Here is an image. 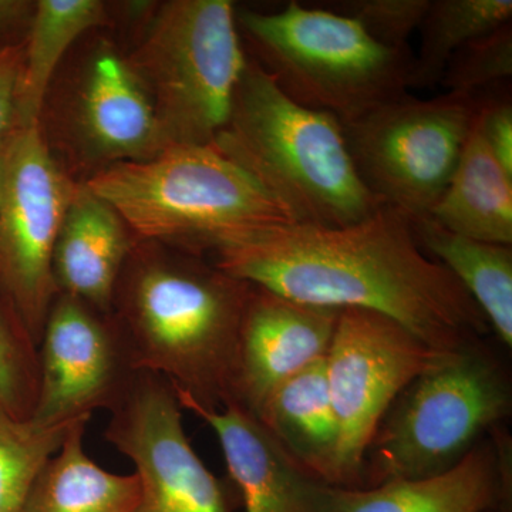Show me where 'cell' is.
<instances>
[{
  "label": "cell",
  "instance_id": "cell-1",
  "mask_svg": "<svg viewBox=\"0 0 512 512\" xmlns=\"http://www.w3.org/2000/svg\"><path fill=\"white\" fill-rule=\"evenodd\" d=\"M212 254L234 278L308 305L382 313L440 352L491 330L456 276L421 249L412 218L386 205L348 227L276 225Z\"/></svg>",
  "mask_w": 512,
  "mask_h": 512
},
{
  "label": "cell",
  "instance_id": "cell-2",
  "mask_svg": "<svg viewBox=\"0 0 512 512\" xmlns=\"http://www.w3.org/2000/svg\"><path fill=\"white\" fill-rule=\"evenodd\" d=\"M252 286L198 255L131 252L110 313L134 372L167 380L181 409L235 403L239 329Z\"/></svg>",
  "mask_w": 512,
  "mask_h": 512
},
{
  "label": "cell",
  "instance_id": "cell-3",
  "mask_svg": "<svg viewBox=\"0 0 512 512\" xmlns=\"http://www.w3.org/2000/svg\"><path fill=\"white\" fill-rule=\"evenodd\" d=\"M211 146L251 175L293 224L348 227L383 207L357 174L343 124L289 99L252 57Z\"/></svg>",
  "mask_w": 512,
  "mask_h": 512
},
{
  "label": "cell",
  "instance_id": "cell-4",
  "mask_svg": "<svg viewBox=\"0 0 512 512\" xmlns=\"http://www.w3.org/2000/svg\"><path fill=\"white\" fill-rule=\"evenodd\" d=\"M86 185L141 239L192 255L293 224L251 175L212 146H168L150 160L107 165Z\"/></svg>",
  "mask_w": 512,
  "mask_h": 512
},
{
  "label": "cell",
  "instance_id": "cell-5",
  "mask_svg": "<svg viewBox=\"0 0 512 512\" xmlns=\"http://www.w3.org/2000/svg\"><path fill=\"white\" fill-rule=\"evenodd\" d=\"M237 22L255 62L289 99L342 124L412 89L410 49L377 42L349 16L291 2L276 13L242 10Z\"/></svg>",
  "mask_w": 512,
  "mask_h": 512
},
{
  "label": "cell",
  "instance_id": "cell-6",
  "mask_svg": "<svg viewBox=\"0 0 512 512\" xmlns=\"http://www.w3.org/2000/svg\"><path fill=\"white\" fill-rule=\"evenodd\" d=\"M511 410L510 379L483 340L444 353L384 416L366 454L369 487L450 470Z\"/></svg>",
  "mask_w": 512,
  "mask_h": 512
},
{
  "label": "cell",
  "instance_id": "cell-7",
  "mask_svg": "<svg viewBox=\"0 0 512 512\" xmlns=\"http://www.w3.org/2000/svg\"><path fill=\"white\" fill-rule=\"evenodd\" d=\"M229 0H171L128 66L146 90L168 146H211L225 126L248 56Z\"/></svg>",
  "mask_w": 512,
  "mask_h": 512
},
{
  "label": "cell",
  "instance_id": "cell-8",
  "mask_svg": "<svg viewBox=\"0 0 512 512\" xmlns=\"http://www.w3.org/2000/svg\"><path fill=\"white\" fill-rule=\"evenodd\" d=\"M481 93L404 94L343 124L360 180L386 207L427 217L453 177L476 124Z\"/></svg>",
  "mask_w": 512,
  "mask_h": 512
},
{
  "label": "cell",
  "instance_id": "cell-9",
  "mask_svg": "<svg viewBox=\"0 0 512 512\" xmlns=\"http://www.w3.org/2000/svg\"><path fill=\"white\" fill-rule=\"evenodd\" d=\"M76 187L39 126L9 128L0 158V299L37 346L59 295L53 254Z\"/></svg>",
  "mask_w": 512,
  "mask_h": 512
},
{
  "label": "cell",
  "instance_id": "cell-10",
  "mask_svg": "<svg viewBox=\"0 0 512 512\" xmlns=\"http://www.w3.org/2000/svg\"><path fill=\"white\" fill-rule=\"evenodd\" d=\"M444 353L382 313L340 311L326 355L338 423L332 485L362 487L367 450L384 416L403 390Z\"/></svg>",
  "mask_w": 512,
  "mask_h": 512
},
{
  "label": "cell",
  "instance_id": "cell-11",
  "mask_svg": "<svg viewBox=\"0 0 512 512\" xmlns=\"http://www.w3.org/2000/svg\"><path fill=\"white\" fill-rule=\"evenodd\" d=\"M104 437L133 463L136 512H229L222 483L192 448L183 409L163 377L137 372Z\"/></svg>",
  "mask_w": 512,
  "mask_h": 512
},
{
  "label": "cell",
  "instance_id": "cell-12",
  "mask_svg": "<svg viewBox=\"0 0 512 512\" xmlns=\"http://www.w3.org/2000/svg\"><path fill=\"white\" fill-rule=\"evenodd\" d=\"M39 392L32 419L60 426L111 410L134 372L111 313L59 293L40 336Z\"/></svg>",
  "mask_w": 512,
  "mask_h": 512
},
{
  "label": "cell",
  "instance_id": "cell-13",
  "mask_svg": "<svg viewBox=\"0 0 512 512\" xmlns=\"http://www.w3.org/2000/svg\"><path fill=\"white\" fill-rule=\"evenodd\" d=\"M340 311L252 286L239 329L235 403L258 413L281 384L326 357Z\"/></svg>",
  "mask_w": 512,
  "mask_h": 512
},
{
  "label": "cell",
  "instance_id": "cell-14",
  "mask_svg": "<svg viewBox=\"0 0 512 512\" xmlns=\"http://www.w3.org/2000/svg\"><path fill=\"white\" fill-rule=\"evenodd\" d=\"M183 410L207 423L217 436L229 477L244 500L247 512H330L333 488L313 476L241 404L202 409L187 404Z\"/></svg>",
  "mask_w": 512,
  "mask_h": 512
},
{
  "label": "cell",
  "instance_id": "cell-15",
  "mask_svg": "<svg viewBox=\"0 0 512 512\" xmlns=\"http://www.w3.org/2000/svg\"><path fill=\"white\" fill-rule=\"evenodd\" d=\"M498 429L437 476L335 487L330 512H511V440Z\"/></svg>",
  "mask_w": 512,
  "mask_h": 512
},
{
  "label": "cell",
  "instance_id": "cell-16",
  "mask_svg": "<svg viewBox=\"0 0 512 512\" xmlns=\"http://www.w3.org/2000/svg\"><path fill=\"white\" fill-rule=\"evenodd\" d=\"M128 232L126 222L109 202L86 184L77 185L53 254L57 291L110 313L120 276L133 252Z\"/></svg>",
  "mask_w": 512,
  "mask_h": 512
},
{
  "label": "cell",
  "instance_id": "cell-17",
  "mask_svg": "<svg viewBox=\"0 0 512 512\" xmlns=\"http://www.w3.org/2000/svg\"><path fill=\"white\" fill-rule=\"evenodd\" d=\"M77 120L90 150L113 164L150 160L168 147L146 90L111 52L90 66Z\"/></svg>",
  "mask_w": 512,
  "mask_h": 512
},
{
  "label": "cell",
  "instance_id": "cell-18",
  "mask_svg": "<svg viewBox=\"0 0 512 512\" xmlns=\"http://www.w3.org/2000/svg\"><path fill=\"white\" fill-rule=\"evenodd\" d=\"M427 217L454 234L512 245V177L491 154L477 120L453 177Z\"/></svg>",
  "mask_w": 512,
  "mask_h": 512
},
{
  "label": "cell",
  "instance_id": "cell-19",
  "mask_svg": "<svg viewBox=\"0 0 512 512\" xmlns=\"http://www.w3.org/2000/svg\"><path fill=\"white\" fill-rule=\"evenodd\" d=\"M254 416L306 470L332 484L338 423L330 399L326 357L281 384Z\"/></svg>",
  "mask_w": 512,
  "mask_h": 512
},
{
  "label": "cell",
  "instance_id": "cell-20",
  "mask_svg": "<svg viewBox=\"0 0 512 512\" xmlns=\"http://www.w3.org/2000/svg\"><path fill=\"white\" fill-rule=\"evenodd\" d=\"M90 419L77 420L37 476L25 512H136V474L101 468L84 448Z\"/></svg>",
  "mask_w": 512,
  "mask_h": 512
},
{
  "label": "cell",
  "instance_id": "cell-21",
  "mask_svg": "<svg viewBox=\"0 0 512 512\" xmlns=\"http://www.w3.org/2000/svg\"><path fill=\"white\" fill-rule=\"evenodd\" d=\"M421 249L446 266L484 313L495 336L512 348V247L454 234L430 217L412 220Z\"/></svg>",
  "mask_w": 512,
  "mask_h": 512
},
{
  "label": "cell",
  "instance_id": "cell-22",
  "mask_svg": "<svg viewBox=\"0 0 512 512\" xmlns=\"http://www.w3.org/2000/svg\"><path fill=\"white\" fill-rule=\"evenodd\" d=\"M99 0H40L29 23L22 67L13 101L12 126H39L47 89L70 46L87 30L103 25Z\"/></svg>",
  "mask_w": 512,
  "mask_h": 512
},
{
  "label": "cell",
  "instance_id": "cell-23",
  "mask_svg": "<svg viewBox=\"0 0 512 512\" xmlns=\"http://www.w3.org/2000/svg\"><path fill=\"white\" fill-rule=\"evenodd\" d=\"M512 22L511 0H431L420 25L412 89H434L460 47Z\"/></svg>",
  "mask_w": 512,
  "mask_h": 512
},
{
  "label": "cell",
  "instance_id": "cell-24",
  "mask_svg": "<svg viewBox=\"0 0 512 512\" xmlns=\"http://www.w3.org/2000/svg\"><path fill=\"white\" fill-rule=\"evenodd\" d=\"M74 423L43 426L0 409V512H25L37 476Z\"/></svg>",
  "mask_w": 512,
  "mask_h": 512
},
{
  "label": "cell",
  "instance_id": "cell-25",
  "mask_svg": "<svg viewBox=\"0 0 512 512\" xmlns=\"http://www.w3.org/2000/svg\"><path fill=\"white\" fill-rule=\"evenodd\" d=\"M37 392V345L0 299V409L15 419H32Z\"/></svg>",
  "mask_w": 512,
  "mask_h": 512
},
{
  "label": "cell",
  "instance_id": "cell-26",
  "mask_svg": "<svg viewBox=\"0 0 512 512\" xmlns=\"http://www.w3.org/2000/svg\"><path fill=\"white\" fill-rule=\"evenodd\" d=\"M511 76L512 22L460 47L440 84L447 92L477 94L503 86Z\"/></svg>",
  "mask_w": 512,
  "mask_h": 512
},
{
  "label": "cell",
  "instance_id": "cell-27",
  "mask_svg": "<svg viewBox=\"0 0 512 512\" xmlns=\"http://www.w3.org/2000/svg\"><path fill=\"white\" fill-rule=\"evenodd\" d=\"M431 0H343L325 9L349 16L377 42L393 49H409V37L420 28Z\"/></svg>",
  "mask_w": 512,
  "mask_h": 512
},
{
  "label": "cell",
  "instance_id": "cell-28",
  "mask_svg": "<svg viewBox=\"0 0 512 512\" xmlns=\"http://www.w3.org/2000/svg\"><path fill=\"white\" fill-rule=\"evenodd\" d=\"M477 126L495 160L512 177V100L505 84L481 93Z\"/></svg>",
  "mask_w": 512,
  "mask_h": 512
},
{
  "label": "cell",
  "instance_id": "cell-29",
  "mask_svg": "<svg viewBox=\"0 0 512 512\" xmlns=\"http://www.w3.org/2000/svg\"><path fill=\"white\" fill-rule=\"evenodd\" d=\"M22 59V45L0 47V158L9 128L12 126L13 101Z\"/></svg>",
  "mask_w": 512,
  "mask_h": 512
},
{
  "label": "cell",
  "instance_id": "cell-30",
  "mask_svg": "<svg viewBox=\"0 0 512 512\" xmlns=\"http://www.w3.org/2000/svg\"><path fill=\"white\" fill-rule=\"evenodd\" d=\"M36 3L25 0H0V40L30 23ZM8 45H0V47Z\"/></svg>",
  "mask_w": 512,
  "mask_h": 512
}]
</instances>
